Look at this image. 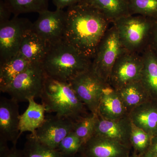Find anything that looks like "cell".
Wrapping results in <instances>:
<instances>
[{"instance_id":"1","label":"cell","mask_w":157,"mask_h":157,"mask_svg":"<svg viewBox=\"0 0 157 157\" xmlns=\"http://www.w3.org/2000/svg\"><path fill=\"white\" fill-rule=\"evenodd\" d=\"M66 14L64 40L92 60L111 23L98 9L82 3L68 8Z\"/></svg>"},{"instance_id":"2","label":"cell","mask_w":157,"mask_h":157,"mask_svg":"<svg viewBox=\"0 0 157 157\" xmlns=\"http://www.w3.org/2000/svg\"><path fill=\"white\" fill-rule=\"evenodd\" d=\"M41 64L47 77L69 82L89 70L92 60L63 40L49 46Z\"/></svg>"},{"instance_id":"3","label":"cell","mask_w":157,"mask_h":157,"mask_svg":"<svg viewBox=\"0 0 157 157\" xmlns=\"http://www.w3.org/2000/svg\"><path fill=\"white\" fill-rule=\"evenodd\" d=\"M40 98L46 112L54 113L58 116L67 118L75 122L90 113L69 82L46 76Z\"/></svg>"},{"instance_id":"4","label":"cell","mask_w":157,"mask_h":157,"mask_svg":"<svg viewBox=\"0 0 157 157\" xmlns=\"http://www.w3.org/2000/svg\"><path fill=\"white\" fill-rule=\"evenodd\" d=\"M153 20L142 15H130L113 23L127 51L141 54L147 48Z\"/></svg>"},{"instance_id":"5","label":"cell","mask_w":157,"mask_h":157,"mask_svg":"<svg viewBox=\"0 0 157 157\" xmlns=\"http://www.w3.org/2000/svg\"><path fill=\"white\" fill-rule=\"evenodd\" d=\"M112 24L98 45L91 67L93 72L108 84L116 61L126 51L121 43L115 25Z\"/></svg>"},{"instance_id":"6","label":"cell","mask_w":157,"mask_h":157,"mask_svg":"<svg viewBox=\"0 0 157 157\" xmlns=\"http://www.w3.org/2000/svg\"><path fill=\"white\" fill-rule=\"evenodd\" d=\"M46 76L41 64L32 63L16 76L2 92L9 94L18 103L40 98Z\"/></svg>"},{"instance_id":"7","label":"cell","mask_w":157,"mask_h":157,"mask_svg":"<svg viewBox=\"0 0 157 157\" xmlns=\"http://www.w3.org/2000/svg\"><path fill=\"white\" fill-rule=\"evenodd\" d=\"M33 24L29 20L18 16L0 24V65L18 53L24 36L32 29Z\"/></svg>"},{"instance_id":"8","label":"cell","mask_w":157,"mask_h":157,"mask_svg":"<svg viewBox=\"0 0 157 157\" xmlns=\"http://www.w3.org/2000/svg\"><path fill=\"white\" fill-rule=\"evenodd\" d=\"M143 67L141 54L125 51L118 57L113 67L109 84L114 90L140 81Z\"/></svg>"},{"instance_id":"9","label":"cell","mask_w":157,"mask_h":157,"mask_svg":"<svg viewBox=\"0 0 157 157\" xmlns=\"http://www.w3.org/2000/svg\"><path fill=\"white\" fill-rule=\"evenodd\" d=\"M69 82L89 111L98 114L103 90L109 85L100 78L91 68L79 74Z\"/></svg>"},{"instance_id":"10","label":"cell","mask_w":157,"mask_h":157,"mask_svg":"<svg viewBox=\"0 0 157 157\" xmlns=\"http://www.w3.org/2000/svg\"><path fill=\"white\" fill-rule=\"evenodd\" d=\"M38 19L33 23L32 30L49 46L64 40L66 29V11L56 9L39 13Z\"/></svg>"},{"instance_id":"11","label":"cell","mask_w":157,"mask_h":157,"mask_svg":"<svg viewBox=\"0 0 157 157\" xmlns=\"http://www.w3.org/2000/svg\"><path fill=\"white\" fill-rule=\"evenodd\" d=\"M74 123L67 118L49 116L45 117L44 123L34 135L41 143L56 149L61 141L73 132Z\"/></svg>"},{"instance_id":"12","label":"cell","mask_w":157,"mask_h":157,"mask_svg":"<svg viewBox=\"0 0 157 157\" xmlns=\"http://www.w3.org/2000/svg\"><path fill=\"white\" fill-rule=\"evenodd\" d=\"M18 102L12 98L0 99V140L16 145L20 137Z\"/></svg>"},{"instance_id":"13","label":"cell","mask_w":157,"mask_h":157,"mask_svg":"<svg viewBox=\"0 0 157 157\" xmlns=\"http://www.w3.org/2000/svg\"><path fill=\"white\" fill-rule=\"evenodd\" d=\"M132 147L116 140L94 135L79 152L85 157H128Z\"/></svg>"},{"instance_id":"14","label":"cell","mask_w":157,"mask_h":157,"mask_svg":"<svg viewBox=\"0 0 157 157\" xmlns=\"http://www.w3.org/2000/svg\"><path fill=\"white\" fill-rule=\"evenodd\" d=\"M132 122L129 115L114 120L105 119L98 115L94 135L116 140L131 147Z\"/></svg>"},{"instance_id":"15","label":"cell","mask_w":157,"mask_h":157,"mask_svg":"<svg viewBox=\"0 0 157 157\" xmlns=\"http://www.w3.org/2000/svg\"><path fill=\"white\" fill-rule=\"evenodd\" d=\"M129 117L132 123L151 137L157 136V101L150 100L131 110Z\"/></svg>"},{"instance_id":"16","label":"cell","mask_w":157,"mask_h":157,"mask_svg":"<svg viewBox=\"0 0 157 157\" xmlns=\"http://www.w3.org/2000/svg\"><path fill=\"white\" fill-rule=\"evenodd\" d=\"M98 115L110 120L119 119L129 115L119 95L110 85L107 86L103 90Z\"/></svg>"},{"instance_id":"17","label":"cell","mask_w":157,"mask_h":157,"mask_svg":"<svg viewBox=\"0 0 157 157\" xmlns=\"http://www.w3.org/2000/svg\"><path fill=\"white\" fill-rule=\"evenodd\" d=\"M49 45L31 30L24 36L18 53L31 63H42Z\"/></svg>"},{"instance_id":"18","label":"cell","mask_w":157,"mask_h":157,"mask_svg":"<svg viewBox=\"0 0 157 157\" xmlns=\"http://www.w3.org/2000/svg\"><path fill=\"white\" fill-rule=\"evenodd\" d=\"M79 3L98 9L111 24L131 15L128 0H82Z\"/></svg>"},{"instance_id":"19","label":"cell","mask_w":157,"mask_h":157,"mask_svg":"<svg viewBox=\"0 0 157 157\" xmlns=\"http://www.w3.org/2000/svg\"><path fill=\"white\" fill-rule=\"evenodd\" d=\"M141 55L143 67L140 82L152 100L157 101V56L148 47Z\"/></svg>"},{"instance_id":"20","label":"cell","mask_w":157,"mask_h":157,"mask_svg":"<svg viewBox=\"0 0 157 157\" xmlns=\"http://www.w3.org/2000/svg\"><path fill=\"white\" fill-rule=\"evenodd\" d=\"M28 107L25 112L20 116L19 130L21 135L25 132L35 135L36 131L45 119V107L42 104L36 103L34 98L28 101Z\"/></svg>"},{"instance_id":"21","label":"cell","mask_w":157,"mask_h":157,"mask_svg":"<svg viewBox=\"0 0 157 157\" xmlns=\"http://www.w3.org/2000/svg\"><path fill=\"white\" fill-rule=\"evenodd\" d=\"M116 90L121 97L128 114L135 107L151 100L140 81L132 82Z\"/></svg>"},{"instance_id":"22","label":"cell","mask_w":157,"mask_h":157,"mask_svg":"<svg viewBox=\"0 0 157 157\" xmlns=\"http://www.w3.org/2000/svg\"><path fill=\"white\" fill-rule=\"evenodd\" d=\"M30 63L17 54L9 60L0 65V90L2 92L14 78L24 71Z\"/></svg>"},{"instance_id":"23","label":"cell","mask_w":157,"mask_h":157,"mask_svg":"<svg viewBox=\"0 0 157 157\" xmlns=\"http://www.w3.org/2000/svg\"><path fill=\"white\" fill-rule=\"evenodd\" d=\"M14 16L48 10L49 0H4Z\"/></svg>"},{"instance_id":"24","label":"cell","mask_w":157,"mask_h":157,"mask_svg":"<svg viewBox=\"0 0 157 157\" xmlns=\"http://www.w3.org/2000/svg\"><path fill=\"white\" fill-rule=\"evenodd\" d=\"M22 151L24 157H63L56 149L41 143L32 134L27 136Z\"/></svg>"},{"instance_id":"25","label":"cell","mask_w":157,"mask_h":157,"mask_svg":"<svg viewBox=\"0 0 157 157\" xmlns=\"http://www.w3.org/2000/svg\"><path fill=\"white\" fill-rule=\"evenodd\" d=\"M98 114L90 113L88 115L74 123L73 132L85 143L94 134Z\"/></svg>"},{"instance_id":"26","label":"cell","mask_w":157,"mask_h":157,"mask_svg":"<svg viewBox=\"0 0 157 157\" xmlns=\"http://www.w3.org/2000/svg\"><path fill=\"white\" fill-rule=\"evenodd\" d=\"M151 138L149 134L132 123L130 141L135 153L143 156L148 151Z\"/></svg>"},{"instance_id":"27","label":"cell","mask_w":157,"mask_h":157,"mask_svg":"<svg viewBox=\"0 0 157 157\" xmlns=\"http://www.w3.org/2000/svg\"><path fill=\"white\" fill-rule=\"evenodd\" d=\"M131 15L157 18V0H128Z\"/></svg>"},{"instance_id":"28","label":"cell","mask_w":157,"mask_h":157,"mask_svg":"<svg viewBox=\"0 0 157 157\" xmlns=\"http://www.w3.org/2000/svg\"><path fill=\"white\" fill-rule=\"evenodd\" d=\"M83 144L81 139L72 132L61 141L56 150L63 157H70L79 152Z\"/></svg>"},{"instance_id":"29","label":"cell","mask_w":157,"mask_h":157,"mask_svg":"<svg viewBox=\"0 0 157 157\" xmlns=\"http://www.w3.org/2000/svg\"><path fill=\"white\" fill-rule=\"evenodd\" d=\"M148 47L157 56V18L153 20Z\"/></svg>"},{"instance_id":"30","label":"cell","mask_w":157,"mask_h":157,"mask_svg":"<svg viewBox=\"0 0 157 157\" xmlns=\"http://www.w3.org/2000/svg\"><path fill=\"white\" fill-rule=\"evenodd\" d=\"M12 12L4 0H0V24L10 20Z\"/></svg>"},{"instance_id":"31","label":"cell","mask_w":157,"mask_h":157,"mask_svg":"<svg viewBox=\"0 0 157 157\" xmlns=\"http://www.w3.org/2000/svg\"><path fill=\"white\" fill-rule=\"evenodd\" d=\"M82 0H52L56 9H63L77 5Z\"/></svg>"},{"instance_id":"32","label":"cell","mask_w":157,"mask_h":157,"mask_svg":"<svg viewBox=\"0 0 157 157\" xmlns=\"http://www.w3.org/2000/svg\"><path fill=\"white\" fill-rule=\"evenodd\" d=\"M7 141L0 140V157H6L11 149L9 148Z\"/></svg>"},{"instance_id":"33","label":"cell","mask_w":157,"mask_h":157,"mask_svg":"<svg viewBox=\"0 0 157 157\" xmlns=\"http://www.w3.org/2000/svg\"><path fill=\"white\" fill-rule=\"evenodd\" d=\"M148 151L157 157V136L152 137Z\"/></svg>"},{"instance_id":"34","label":"cell","mask_w":157,"mask_h":157,"mask_svg":"<svg viewBox=\"0 0 157 157\" xmlns=\"http://www.w3.org/2000/svg\"><path fill=\"white\" fill-rule=\"evenodd\" d=\"M6 157H24L22 150L18 149L16 145H13L11 147L9 154Z\"/></svg>"},{"instance_id":"35","label":"cell","mask_w":157,"mask_h":157,"mask_svg":"<svg viewBox=\"0 0 157 157\" xmlns=\"http://www.w3.org/2000/svg\"><path fill=\"white\" fill-rule=\"evenodd\" d=\"M143 157H156L154 155H153L150 152L147 151L146 153L144 154V155L143 156Z\"/></svg>"},{"instance_id":"36","label":"cell","mask_w":157,"mask_h":157,"mask_svg":"<svg viewBox=\"0 0 157 157\" xmlns=\"http://www.w3.org/2000/svg\"><path fill=\"white\" fill-rule=\"evenodd\" d=\"M70 157H85L82 154L78 152L76 155H74Z\"/></svg>"},{"instance_id":"37","label":"cell","mask_w":157,"mask_h":157,"mask_svg":"<svg viewBox=\"0 0 157 157\" xmlns=\"http://www.w3.org/2000/svg\"><path fill=\"white\" fill-rule=\"evenodd\" d=\"M128 157H143V156L139 155L136 154V153H134V154L132 155V156H129Z\"/></svg>"}]
</instances>
